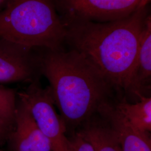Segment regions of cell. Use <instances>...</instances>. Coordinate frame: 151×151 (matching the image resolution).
<instances>
[{"mask_svg": "<svg viewBox=\"0 0 151 151\" xmlns=\"http://www.w3.org/2000/svg\"><path fill=\"white\" fill-rule=\"evenodd\" d=\"M11 0H0V11L5 7Z\"/></svg>", "mask_w": 151, "mask_h": 151, "instance_id": "obj_15", "label": "cell"}, {"mask_svg": "<svg viewBox=\"0 0 151 151\" xmlns=\"http://www.w3.org/2000/svg\"><path fill=\"white\" fill-rule=\"evenodd\" d=\"M103 120L113 130L122 151H151L150 133L134 128L109 101L102 104L97 110Z\"/></svg>", "mask_w": 151, "mask_h": 151, "instance_id": "obj_8", "label": "cell"}, {"mask_svg": "<svg viewBox=\"0 0 151 151\" xmlns=\"http://www.w3.org/2000/svg\"><path fill=\"white\" fill-rule=\"evenodd\" d=\"M34 49L0 38V83H31L39 79L40 54Z\"/></svg>", "mask_w": 151, "mask_h": 151, "instance_id": "obj_6", "label": "cell"}, {"mask_svg": "<svg viewBox=\"0 0 151 151\" xmlns=\"http://www.w3.org/2000/svg\"><path fill=\"white\" fill-rule=\"evenodd\" d=\"M65 33L53 0H11L0 11V38L23 46L62 49Z\"/></svg>", "mask_w": 151, "mask_h": 151, "instance_id": "obj_3", "label": "cell"}, {"mask_svg": "<svg viewBox=\"0 0 151 151\" xmlns=\"http://www.w3.org/2000/svg\"><path fill=\"white\" fill-rule=\"evenodd\" d=\"M17 92L0 86V126L10 133L14 128Z\"/></svg>", "mask_w": 151, "mask_h": 151, "instance_id": "obj_12", "label": "cell"}, {"mask_svg": "<svg viewBox=\"0 0 151 151\" xmlns=\"http://www.w3.org/2000/svg\"><path fill=\"white\" fill-rule=\"evenodd\" d=\"M0 151H5L4 150H3L2 148H1V147H0Z\"/></svg>", "mask_w": 151, "mask_h": 151, "instance_id": "obj_16", "label": "cell"}, {"mask_svg": "<svg viewBox=\"0 0 151 151\" xmlns=\"http://www.w3.org/2000/svg\"><path fill=\"white\" fill-rule=\"evenodd\" d=\"M70 151H95L91 145L78 132L68 138Z\"/></svg>", "mask_w": 151, "mask_h": 151, "instance_id": "obj_13", "label": "cell"}, {"mask_svg": "<svg viewBox=\"0 0 151 151\" xmlns=\"http://www.w3.org/2000/svg\"><path fill=\"white\" fill-rule=\"evenodd\" d=\"M17 95L27 104L38 127L50 141L52 151H70L67 130L56 111L49 87H42L37 79Z\"/></svg>", "mask_w": 151, "mask_h": 151, "instance_id": "obj_4", "label": "cell"}, {"mask_svg": "<svg viewBox=\"0 0 151 151\" xmlns=\"http://www.w3.org/2000/svg\"><path fill=\"white\" fill-rule=\"evenodd\" d=\"M148 5L128 17L106 22L61 17L65 28V42L82 55L113 87L127 93L140 33L150 14Z\"/></svg>", "mask_w": 151, "mask_h": 151, "instance_id": "obj_1", "label": "cell"}, {"mask_svg": "<svg viewBox=\"0 0 151 151\" xmlns=\"http://www.w3.org/2000/svg\"><path fill=\"white\" fill-rule=\"evenodd\" d=\"M115 105L136 129L143 132H151V96H142L135 104L129 103L124 98Z\"/></svg>", "mask_w": 151, "mask_h": 151, "instance_id": "obj_11", "label": "cell"}, {"mask_svg": "<svg viewBox=\"0 0 151 151\" xmlns=\"http://www.w3.org/2000/svg\"><path fill=\"white\" fill-rule=\"evenodd\" d=\"M78 132L91 145L95 151H122L114 132L104 121L89 120Z\"/></svg>", "mask_w": 151, "mask_h": 151, "instance_id": "obj_10", "label": "cell"}, {"mask_svg": "<svg viewBox=\"0 0 151 151\" xmlns=\"http://www.w3.org/2000/svg\"><path fill=\"white\" fill-rule=\"evenodd\" d=\"M151 16L146 18L140 33L135 67L127 93L140 99L151 88Z\"/></svg>", "mask_w": 151, "mask_h": 151, "instance_id": "obj_9", "label": "cell"}, {"mask_svg": "<svg viewBox=\"0 0 151 151\" xmlns=\"http://www.w3.org/2000/svg\"><path fill=\"white\" fill-rule=\"evenodd\" d=\"M63 19L106 22L129 16L150 0H53Z\"/></svg>", "mask_w": 151, "mask_h": 151, "instance_id": "obj_5", "label": "cell"}, {"mask_svg": "<svg viewBox=\"0 0 151 151\" xmlns=\"http://www.w3.org/2000/svg\"><path fill=\"white\" fill-rule=\"evenodd\" d=\"M5 143L7 151H53L50 141L38 127L27 104L18 95L14 126Z\"/></svg>", "mask_w": 151, "mask_h": 151, "instance_id": "obj_7", "label": "cell"}, {"mask_svg": "<svg viewBox=\"0 0 151 151\" xmlns=\"http://www.w3.org/2000/svg\"><path fill=\"white\" fill-rule=\"evenodd\" d=\"M9 134L8 131L0 126V147L5 145Z\"/></svg>", "mask_w": 151, "mask_h": 151, "instance_id": "obj_14", "label": "cell"}, {"mask_svg": "<svg viewBox=\"0 0 151 151\" xmlns=\"http://www.w3.org/2000/svg\"><path fill=\"white\" fill-rule=\"evenodd\" d=\"M40 70L48 80L55 105L66 130L86 123L109 101L112 85L74 49H45Z\"/></svg>", "mask_w": 151, "mask_h": 151, "instance_id": "obj_2", "label": "cell"}]
</instances>
